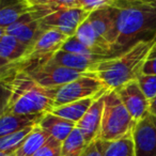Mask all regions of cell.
<instances>
[{"instance_id": "cell-30", "label": "cell", "mask_w": 156, "mask_h": 156, "mask_svg": "<svg viewBox=\"0 0 156 156\" xmlns=\"http://www.w3.org/2000/svg\"><path fill=\"white\" fill-rule=\"evenodd\" d=\"M141 74L145 75H156V44L150 51L147 60L141 69Z\"/></svg>"}, {"instance_id": "cell-29", "label": "cell", "mask_w": 156, "mask_h": 156, "mask_svg": "<svg viewBox=\"0 0 156 156\" xmlns=\"http://www.w3.org/2000/svg\"><path fill=\"white\" fill-rule=\"evenodd\" d=\"M109 2L110 0H78V5L79 9H83L88 13H92L95 10L107 5Z\"/></svg>"}, {"instance_id": "cell-27", "label": "cell", "mask_w": 156, "mask_h": 156, "mask_svg": "<svg viewBox=\"0 0 156 156\" xmlns=\"http://www.w3.org/2000/svg\"><path fill=\"white\" fill-rule=\"evenodd\" d=\"M136 80L147 101L153 100L156 96V75L140 74Z\"/></svg>"}, {"instance_id": "cell-21", "label": "cell", "mask_w": 156, "mask_h": 156, "mask_svg": "<svg viewBox=\"0 0 156 156\" xmlns=\"http://www.w3.org/2000/svg\"><path fill=\"white\" fill-rule=\"evenodd\" d=\"M49 135L43 130L39 125H35L30 134L24 139L18 149L15 151L16 156H33L42 145L48 140Z\"/></svg>"}, {"instance_id": "cell-37", "label": "cell", "mask_w": 156, "mask_h": 156, "mask_svg": "<svg viewBox=\"0 0 156 156\" xmlns=\"http://www.w3.org/2000/svg\"><path fill=\"white\" fill-rule=\"evenodd\" d=\"M1 1H2V0H0V3H1Z\"/></svg>"}, {"instance_id": "cell-33", "label": "cell", "mask_w": 156, "mask_h": 156, "mask_svg": "<svg viewBox=\"0 0 156 156\" xmlns=\"http://www.w3.org/2000/svg\"><path fill=\"white\" fill-rule=\"evenodd\" d=\"M5 34V28H0V40L2 39Z\"/></svg>"}, {"instance_id": "cell-7", "label": "cell", "mask_w": 156, "mask_h": 156, "mask_svg": "<svg viewBox=\"0 0 156 156\" xmlns=\"http://www.w3.org/2000/svg\"><path fill=\"white\" fill-rule=\"evenodd\" d=\"M90 13L79 8H71L57 11L40 20L44 31L48 29H58L69 37L76 34V31L88 18Z\"/></svg>"}, {"instance_id": "cell-22", "label": "cell", "mask_w": 156, "mask_h": 156, "mask_svg": "<svg viewBox=\"0 0 156 156\" xmlns=\"http://www.w3.org/2000/svg\"><path fill=\"white\" fill-rule=\"evenodd\" d=\"M88 147L83 134L78 128H74L73 132L62 141L61 156H80Z\"/></svg>"}, {"instance_id": "cell-12", "label": "cell", "mask_w": 156, "mask_h": 156, "mask_svg": "<svg viewBox=\"0 0 156 156\" xmlns=\"http://www.w3.org/2000/svg\"><path fill=\"white\" fill-rule=\"evenodd\" d=\"M45 31L30 11L22 15L14 24L5 29V34L16 37L18 41L32 47Z\"/></svg>"}, {"instance_id": "cell-3", "label": "cell", "mask_w": 156, "mask_h": 156, "mask_svg": "<svg viewBox=\"0 0 156 156\" xmlns=\"http://www.w3.org/2000/svg\"><path fill=\"white\" fill-rule=\"evenodd\" d=\"M12 98L7 112L12 115H42L54 108L56 88H43L24 71L12 78Z\"/></svg>"}, {"instance_id": "cell-8", "label": "cell", "mask_w": 156, "mask_h": 156, "mask_svg": "<svg viewBox=\"0 0 156 156\" xmlns=\"http://www.w3.org/2000/svg\"><path fill=\"white\" fill-rule=\"evenodd\" d=\"M67 39L69 37L58 29L46 30L32 46L31 54L26 61L27 69L47 62L57 51L61 50Z\"/></svg>"}, {"instance_id": "cell-34", "label": "cell", "mask_w": 156, "mask_h": 156, "mask_svg": "<svg viewBox=\"0 0 156 156\" xmlns=\"http://www.w3.org/2000/svg\"><path fill=\"white\" fill-rule=\"evenodd\" d=\"M1 77H8V78H11V77H14V76H7V75H3V74H0V78Z\"/></svg>"}, {"instance_id": "cell-24", "label": "cell", "mask_w": 156, "mask_h": 156, "mask_svg": "<svg viewBox=\"0 0 156 156\" xmlns=\"http://www.w3.org/2000/svg\"><path fill=\"white\" fill-rule=\"evenodd\" d=\"M33 127L25 128V129L20 130V132L15 133V134L0 137V151L15 152L20 145V143L24 141V139L30 134V132L33 129Z\"/></svg>"}, {"instance_id": "cell-17", "label": "cell", "mask_w": 156, "mask_h": 156, "mask_svg": "<svg viewBox=\"0 0 156 156\" xmlns=\"http://www.w3.org/2000/svg\"><path fill=\"white\" fill-rule=\"evenodd\" d=\"M37 125L45 130L50 137L60 142H62L76 127V123L62 119L58 115H52L51 112L45 113Z\"/></svg>"}, {"instance_id": "cell-32", "label": "cell", "mask_w": 156, "mask_h": 156, "mask_svg": "<svg viewBox=\"0 0 156 156\" xmlns=\"http://www.w3.org/2000/svg\"><path fill=\"white\" fill-rule=\"evenodd\" d=\"M149 113H150V115H156V96L152 101H150V104H149Z\"/></svg>"}, {"instance_id": "cell-20", "label": "cell", "mask_w": 156, "mask_h": 156, "mask_svg": "<svg viewBox=\"0 0 156 156\" xmlns=\"http://www.w3.org/2000/svg\"><path fill=\"white\" fill-rule=\"evenodd\" d=\"M27 0L2 1L0 3V28L7 29L25 13L29 12Z\"/></svg>"}, {"instance_id": "cell-25", "label": "cell", "mask_w": 156, "mask_h": 156, "mask_svg": "<svg viewBox=\"0 0 156 156\" xmlns=\"http://www.w3.org/2000/svg\"><path fill=\"white\" fill-rule=\"evenodd\" d=\"M61 50L67 51V52H73V54H77V55H81V56L89 57V58H93V59H107V58H103V57L98 56L95 51H93V50L90 49L89 47L83 45L80 41H78L75 35L72 37H69V39L66 40V42L63 44Z\"/></svg>"}, {"instance_id": "cell-23", "label": "cell", "mask_w": 156, "mask_h": 156, "mask_svg": "<svg viewBox=\"0 0 156 156\" xmlns=\"http://www.w3.org/2000/svg\"><path fill=\"white\" fill-rule=\"evenodd\" d=\"M103 156H136L132 135L115 141H105Z\"/></svg>"}, {"instance_id": "cell-38", "label": "cell", "mask_w": 156, "mask_h": 156, "mask_svg": "<svg viewBox=\"0 0 156 156\" xmlns=\"http://www.w3.org/2000/svg\"><path fill=\"white\" fill-rule=\"evenodd\" d=\"M1 2H2V1H1Z\"/></svg>"}, {"instance_id": "cell-36", "label": "cell", "mask_w": 156, "mask_h": 156, "mask_svg": "<svg viewBox=\"0 0 156 156\" xmlns=\"http://www.w3.org/2000/svg\"><path fill=\"white\" fill-rule=\"evenodd\" d=\"M153 42H154V43H155V44H156V35H155V37H154V40H153Z\"/></svg>"}, {"instance_id": "cell-31", "label": "cell", "mask_w": 156, "mask_h": 156, "mask_svg": "<svg viewBox=\"0 0 156 156\" xmlns=\"http://www.w3.org/2000/svg\"><path fill=\"white\" fill-rule=\"evenodd\" d=\"M105 141H102L100 139L93 141L83 151V153L80 156H103V151H104Z\"/></svg>"}, {"instance_id": "cell-28", "label": "cell", "mask_w": 156, "mask_h": 156, "mask_svg": "<svg viewBox=\"0 0 156 156\" xmlns=\"http://www.w3.org/2000/svg\"><path fill=\"white\" fill-rule=\"evenodd\" d=\"M61 145L62 142L49 137L48 140L33 156H61Z\"/></svg>"}, {"instance_id": "cell-2", "label": "cell", "mask_w": 156, "mask_h": 156, "mask_svg": "<svg viewBox=\"0 0 156 156\" xmlns=\"http://www.w3.org/2000/svg\"><path fill=\"white\" fill-rule=\"evenodd\" d=\"M154 45L155 43L153 41L139 42L126 51L98 62L92 73L109 91H115L138 78Z\"/></svg>"}, {"instance_id": "cell-4", "label": "cell", "mask_w": 156, "mask_h": 156, "mask_svg": "<svg viewBox=\"0 0 156 156\" xmlns=\"http://www.w3.org/2000/svg\"><path fill=\"white\" fill-rule=\"evenodd\" d=\"M136 121L121 102L115 91L104 95V111L98 139L106 142L115 141L132 135Z\"/></svg>"}, {"instance_id": "cell-15", "label": "cell", "mask_w": 156, "mask_h": 156, "mask_svg": "<svg viewBox=\"0 0 156 156\" xmlns=\"http://www.w3.org/2000/svg\"><path fill=\"white\" fill-rule=\"evenodd\" d=\"M31 49V46L22 43L12 35L5 34L0 40V57L12 63H24L26 65Z\"/></svg>"}, {"instance_id": "cell-26", "label": "cell", "mask_w": 156, "mask_h": 156, "mask_svg": "<svg viewBox=\"0 0 156 156\" xmlns=\"http://www.w3.org/2000/svg\"><path fill=\"white\" fill-rule=\"evenodd\" d=\"M12 78H0V117L7 113L12 98Z\"/></svg>"}, {"instance_id": "cell-35", "label": "cell", "mask_w": 156, "mask_h": 156, "mask_svg": "<svg viewBox=\"0 0 156 156\" xmlns=\"http://www.w3.org/2000/svg\"><path fill=\"white\" fill-rule=\"evenodd\" d=\"M5 156H16V155H15V152H14V153H11V154H8V155H5Z\"/></svg>"}, {"instance_id": "cell-19", "label": "cell", "mask_w": 156, "mask_h": 156, "mask_svg": "<svg viewBox=\"0 0 156 156\" xmlns=\"http://www.w3.org/2000/svg\"><path fill=\"white\" fill-rule=\"evenodd\" d=\"M94 101H95L94 98H86V100L77 101V102L69 103V104L63 105V106L52 108L50 112L52 115L62 118V119L69 120V121H72L74 123H77L86 115V112L91 107V105L93 104Z\"/></svg>"}, {"instance_id": "cell-1", "label": "cell", "mask_w": 156, "mask_h": 156, "mask_svg": "<svg viewBox=\"0 0 156 156\" xmlns=\"http://www.w3.org/2000/svg\"><path fill=\"white\" fill-rule=\"evenodd\" d=\"M117 8L115 57L156 35V0H113Z\"/></svg>"}, {"instance_id": "cell-16", "label": "cell", "mask_w": 156, "mask_h": 156, "mask_svg": "<svg viewBox=\"0 0 156 156\" xmlns=\"http://www.w3.org/2000/svg\"><path fill=\"white\" fill-rule=\"evenodd\" d=\"M44 115L45 113L29 115H12L9 112L5 113L0 117V137L15 134L25 128L33 127V126L37 125Z\"/></svg>"}, {"instance_id": "cell-18", "label": "cell", "mask_w": 156, "mask_h": 156, "mask_svg": "<svg viewBox=\"0 0 156 156\" xmlns=\"http://www.w3.org/2000/svg\"><path fill=\"white\" fill-rule=\"evenodd\" d=\"M27 3L30 12L37 20H42L63 9L79 8L78 0H27Z\"/></svg>"}, {"instance_id": "cell-11", "label": "cell", "mask_w": 156, "mask_h": 156, "mask_svg": "<svg viewBox=\"0 0 156 156\" xmlns=\"http://www.w3.org/2000/svg\"><path fill=\"white\" fill-rule=\"evenodd\" d=\"M115 91L136 123L149 113L150 102L142 93L137 80L129 81Z\"/></svg>"}, {"instance_id": "cell-6", "label": "cell", "mask_w": 156, "mask_h": 156, "mask_svg": "<svg viewBox=\"0 0 156 156\" xmlns=\"http://www.w3.org/2000/svg\"><path fill=\"white\" fill-rule=\"evenodd\" d=\"M24 72L39 86L48 88V89L64 86L90 73V72L78 71V69L48 64V63L33 65L24 69Z\"/></svg>"}, {"instance_id": "cell-13", "label": "cell", "mask_w": 156, "mask_h": 156, "mask_svg": "<svg viewBox=\"0 0 156 156\" xmlns=\"http://www.w3.org/2000/svg\"><path fill=\"white\" fill-rule=\"evenodd\" d=\"M104 111V95L93 102L80 121L76 123V128L80 130L87 144L98 140Z\"/></svg>"}, {"instance_id": "cell-5", "label": "cell", "mask_w": 156, "mask_h": 156, "mask_svg": "<svg viewBox=\"0 0 156 156\" xmlns=\"http://www.w3.org/2000/svg\"><path fill=\"white\" fill-rule=\"evenodd\" d=\"M109 90L94 75L89 73L64 86L56 88L54 108L86 98H96L105 95Z\"/></svg>"}, {"instance_id": "cell-10", "label": "cell", "mask_w": 156, "mask_h": 156, "mask_svg": "<svg viewBox=\"0 0 156 156\" xmlns=\"http://www.w3.org/2000/svg\"><path fill=\"white\" fill-rule=\"evenodd\" d=\"M136 156H156V115L147 113L132 133Z\"/></svg>"}, {"instance_id": "cell-14", "label": "cell", "mask_w": 156, "mask_h": 156, "mask_svg": "<svg viewBox=\"0 0 156 156\" xmlns=\"http://www.w3.org/2000/svg\"><path fill=\"white\" fill-rule=\"evenodd\" d=\"M102 60H104V59H93L89 58V57L81 56V55L73 54V52L59 50L45 63L92 73L96 64Z\"/></svg>"}, {"instance_id": "cell-9", "label": "cell", "mask_w": 156, "mask_h": 156, "mask_svg": "<svg viewBox=\"0 0 156 156\" xmlns=\"http://www.w3.org/2000/svg\"><path fill=\"white\" fill-rule=\"evenodd\" d=\"M88 22L90 23L94 30L98 32L100 37H102L105 41L115 49V42L118 39L117 33V8H115L113 0L107 5L95 10L90 13L88 16ZM115 54V51H113Z\"/></svg>"}]
</instances>
